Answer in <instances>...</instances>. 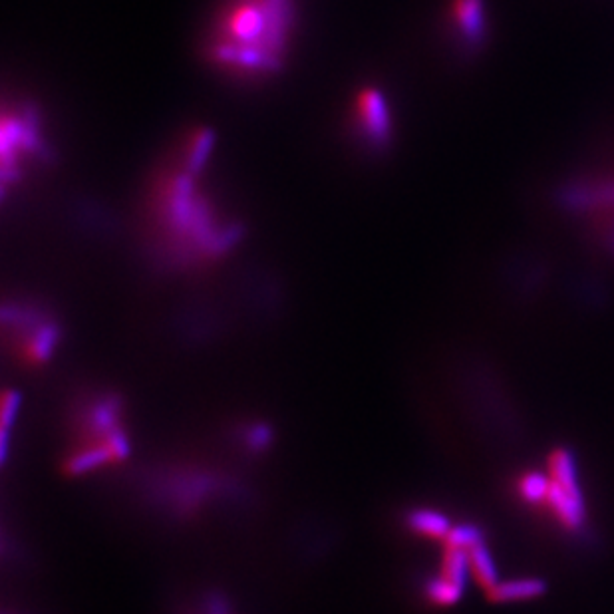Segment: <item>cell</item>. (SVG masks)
<instances>
[{
	"label": "cell",
	"mask_w": 614,
	"mask_h": 614,
	"mask_svg": "<svg viewBox=\"0 0 614 614\" xmlns=\"http://www.w3.org/2000/svg\"><path fill=\"white\" fill-rule=\"evenodd\" d=\"M297 26V0H223L211 18L205 56L225 76L255 82L277 74Z\"/></svg>",
	"instance_id": "1"
},
{
	"label": "cell",
	"mask_w": 614,
	"mask_h": 614,
	"mask_svg": "<svg viewBox=\"0 0 614 614\" xmlns=\"http://www.w3.org/2000/svg\"><path fill=\"white\" fill-rule=\"evenodd\" d=\"M195 140L185 165L165 183L157 211L161 247L179 265H197L221 257L237 239V229L223 223L195 185V173L207 150Z\"/></svg>",
	"instance_id": "2"
},
{
	"label": "cell",
	"mask_w": 614,
	"mask_h": 614,
	"mask_svg": "<svg viewBox=\"0 0 614 614\" xmlns=\"http://www.w3.org/2000/svg\"><path fill=\"white\" fill-rule=\"evenodd\" d=\"M130 456V436L122 400L112 392H94L80 400L70 420L64 471L86 475L114 467Z\"/></svg>",
	"instance_id": "3"
},
{
	"label": "cell",
	"mask_w": 614,
	"mask_h": 614,
	"mask_svg": "<svg viewBox=\"0 0 614 614\" xmlns=\"http://www.w3.org/2000/svg\"><path fill=\"white\" fill-rule=\"evenodd\" d=\"M2 326L16 362L28 368L46 364L62 338L58 320L46 308L28 301L6 303Z\"/></svg>",
	"instance_id": "4"
},
{
	"label": "cell",
	"mask_w": 614,
	"mask_h": 614,
	"mask_svg": "<svg viewBox=\"0 0 614 614\" xmlns=\"http://www.w3.org/2000/svg\"><path fill=\"white\" fill-rule=\"evenodd\" d=\"M46 157V140L36 112L30 106L16 104L4 110L2 118V181H20L28 165Z\"/></svg>",
	"instance_id": "5"
},
{
	"label": "cell",
	"mask_w": 614,
	"mask_h": 614,
	"mask_svg": "<svg viewBox=\"0 0 614 614\" xmlns=\"http://www.w3.org/2000/svg\"><path fill=\"white\" fill-rule=\"evenodd\" d=\"M356 128L368 144L380 148L390 138V114L384 96L378 90H364L356 100Z\"/></svg>",
	"instance_id": "6"
},
{
	"label": "cell",
	"mask_w": 614,
	"mask_h": 614,
	"mask_svg": "<svg viewBox=\"0 0 614 614\" xmlns=\"http://www.w3.org/2000/svg\"><path fill=\"white\" fill-rule=\"evenodd\" d=\"M456 18L467 36H475L479 30V6L477 0H460L456 4Z\"/></svg>",
	"instance_id": "7"
},
{
	"label": "cell",
	"mask_w": 614,
	"mask_h": 614,
	"mask_svg": "<svg viewBox=\"0 0 614 614\" xmlns=\"http://www.w3.org/2000/svg\"><path fill=\"white\" fill-rule=\"evenodd\" d=\"M191 614H231V611L221 597L207 595L193 607Z\"/></svg>",
	"instance_id": "8"
}]
</instances>
